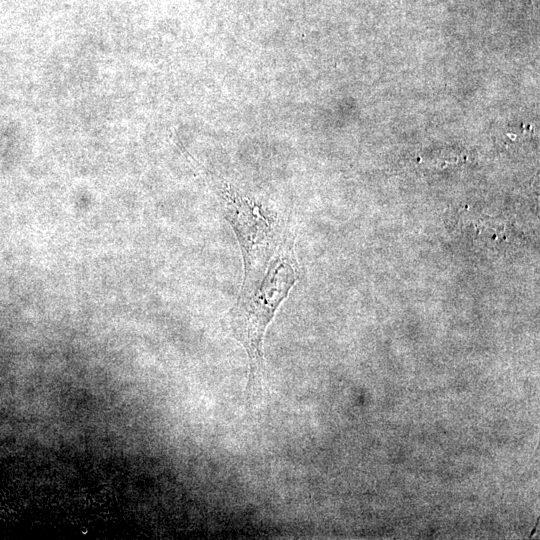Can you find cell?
Instances as JSON below:
<instances>
[{
	"mask_svg": "<svg viewBox=\"0 0 540 540\" xmlns=\"http://www.w3.org/2000/svg\"><path fill=\"white\" fill-rule=\"evenodd\" d=\"M297 280L294 257L283 250L271 263L260 283L250 292L240 294L231 311V329L250 360L249 386L263 368V337L277 308Z\"/></svg>",
	"mask_w": 540,
	"mask_h": 540,
	"instance_id": "cell-1",
	"label": "cell"
},
{
	"mask_svg": "<svg viewBox=\"0 0 540 540\" xmlns=\"http://www.w3.org/2000/svg\"><path fill=\"white\" fill-rule=\"evenodd\" d=\"M223 205L243 253L244 280L240 294H244L260 283L268 261L281 242L283 225L276 213L232 191L223 192Z\"/></svg>",
	"mask_w": 540,
	"mask_h": 540,
	"instance_id": "cell-2",
	"label": "cell"
}]
</instances>
